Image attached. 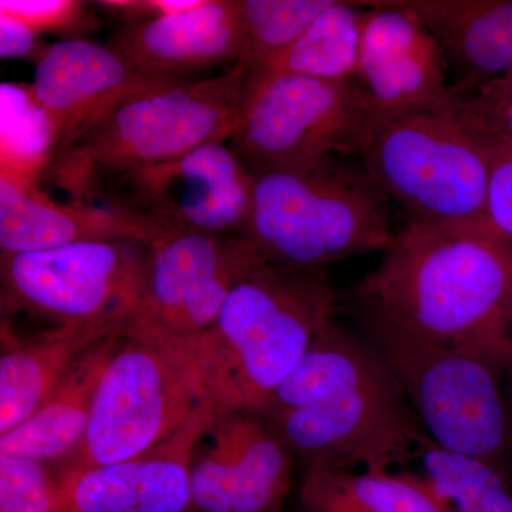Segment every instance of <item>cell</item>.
Wrapping results in <instances>:
<instances>
[{"instance_id": "ffe728a7", "label": "cell", "mask_w": 512, "mask_h": 512, "mask_svg": "<svg viewBox=\"0 0 512 512\" xmlns=\"http://www.w3.org/2000/svg\"><path fill=\"white\" fill-rule=\"evenodd\" d=\"M128 328L56 326L19 338L2 325L0 436L29 419L84 353Z\"/></svg>"}, {"instance_id": "4dcf8cb0", "label": "cell", "mask_w": 512, "mask_h": 512, "mask_svg": "<svg viewBox=\"0 0 512 512\" xmlns=\"http://www.w3.org/2000/svg\"><path fill=\"white\" fill-rule=\"evenodd\" d=\"M501 376L507 377L508 383H510L512 389V330L510 350H508L507 359H505L503 370H501Z\"/></svg>"}, {"instance_id": "7c38bea8", "label": "cell", "mask_w": 512, "mask_h": 512, "mask_svg": "<svg viewBox=\"0 0 512 512\" xmlns=\"http://www.w3.org/2000/svg\"><path fill=\"white\" fill-rule=\"evenodd\" d=\"M256 252L242 235L167 234L148 245L141 315L181 338L211 328Z\"/></svg>"}, {"instance_id": "cb8c5ba5", "label": "cell", "mask_w": 512, "mask_h": 512, "mask_svg": "<svg viewBox=\"0 0 512 512\" xmlns=\"http://www.w3.org/2000/svg\"><path fill=\"white\" fill-rule=\"evenodd\" d=\"M430 490L450 512H512L505 474L481 458L447 450L424 437L417 447Z\"/></svg>"}, {"instance_id": "9a60e30c", "label": "cell", "mask_w": 512, "mask_h": 512, "mask_svg": "<svg viewBox=\"0 0 512 512\" xmlns=\"http://www.w3.org/2000/svg\"><path fill=\"white\" fill-rule=\"evenodd\" d=\"M168 83L175 82L140 72L110 43L70 39L47 47L32 89L55 130V160L121 101Z\"/></svg>"}, {"instance_id": "9c48e42d", "label": "cell", "mask_w": 512, "mask_h": 512, "mask_svg": "<svg viewBox=\"0 0 512 512\" xmlns=\"http://www.w3.org/2000/svg\"><path fill=\"white\" fill-rule=\"evenodd\" d=\"M148 245L96 241L2 254V319L26 316L56 326L128 328L146 302Z\"/></svg>"}, {"instance_id": "5bb4252c", "label": "cell", "mask_w": 512, "mask_h": 512, "mask_svg": "<svg viewBox=\"0 0 512 512\" xmlns=\"http://www.w3.org/2000/svg\"><path fill=\"white\" fill-rule=\"evenodd\" d=\"M352 83L370 113L446 104L450 77L436 37L396 2H366Z\"/></svg>"}, {"instance_id": "ba28073f", "label": "cell", "mask_w": 512, "mask_h": 512, "mask_svg": "<svg viewBox=\"0 0 512 512\" xmlns=\"http://www.w3.org/2000/svg\"><path fill=\"white\" fill-rule=\"evenodd\" d=\"M360 320L367 342L399 380L427 436L505 474L512 429L500 372L463 350L424 342L377 320Z\"/></svg>"}, {"instance_id": "1f68e13d", "label": "cell", "mask_w": 512, "mask_h": 512, "mask_svg": "<svg viewBox=\"0 0 512 512\" xmlns=\"http://www.w3.org/2000/svg\"><path fill=\"white\" fill-rule=\"evenodd\" d=\"M53 512H77L76 508H74V505L72 503V498H70V493L69 497H67V500L64 501V503Z\"/></svg>"}, {"instance_id": "484cf974", "label": "cell", "mask_w": 512, "mask_h": 512, "mask_svg": "<svg viewBox=\"0 0 512 512\" xmlns=\"http://www.w3.org/2000/svg\"><path fill=\"white\" fill-rule=\"evenodd\" d=\"M249 66L285 52L332 0H238Z\"/></svg>"}, {"instance_id": "3957f363", "label": "cell", "mask_w": 512, "mask_h": 512, "mask_svg": "<svg viewBox=\"0 0 512 512\" xmlns=\"http://www.w3.org/2000/svg\"><path fill=\"white\" fill-rule=\"evenodd\" d=\"M338 299L322 269H289L256 256L210 329L188 339L215 413L259 416Z\"/></svg>"}, {"instance_id": "f546056e", "label": "cell", "mask_w": 512, "mask_h": 512, "mask_svg": "<svg viewBox=\"0 0 512 512\" xmlns=\"http://www.w3.org/2000/svg\"><path fill=\"white\" fill-rule=\"evenodd\" d=\"M49 46L42 45L37 33L20 20L0 13V56L2 59L35 57L37 60Z\"/></svg>"}, {"instance_id": "ac0fdd59", "label": "cell", "mask_w": 512, "mask_h": 512, "mask_svg": "<svg viewBox=\"0 0 512 512\" xmlns=\"http://www.w3.org/2000/svg\"><path fill=\"white\" fill-rule=\"evenodd\" d=\"M110 45L140 72L170 82L248 56L238 0H204L180 15L130 22Z\"/></svg>"}, {"instance_id": "4fadbf2b", "label": "cell", "mask_w": 512, "mask_h": 512, "mask_svg": "<svg viewBox=\"0 0 512 512\" xmlns=\"http://www.w3.org/2000/svg\"><path fill=\"white\" fill-rule=\"evenodd\" d=\"M207 437L192 458L194 511L281 512L292 456L265 421L247 412L215 413Z\"/></svg>"}, {"instance_id": "e0dca14e", "label": "cell", "mask_w": 512, "mask_h": 512, "mask_svg": "<svg viewBox=\"0 0 512 512\" xmlns=\"http://www.w3.org/2000/svg\"><path fill=\"white\" fill-rule=\"evenodd\" d=\"M111 202V201H110ZM167 235L154 222L111 202L97 207L76 195L59 202L37 181L0 171V249L2 254L47 251L96 241H137L151 245Z\"/></svg>"}, {"instance_id": "52a82bcc", "label": "cell", "mask_w": 512, "mask_h": 512, "mask_svg": "<svg viewBox=\"0 0 512 512\" xmlns=\"http://www.w3.org/2000/svg\"><path fill=\"white\" fill-rule=\"evenodd\" d=\"M208 402L190 340L138 316L104 370L86 434L59 471L62 480L156 447Z\"/></svg>"}, {"instance_id": "2e32d148", "label": "cell", "mask_w": 512, "mask_h": 512, "mask_svg": "<svg viewBox=\"0 0 512 512\" xmlns=\"http://www.w3.org/2000/svg\"><path fill=\"white\" fill-rule=\"evenodd\" d=\"M215 419L204 404L177 433L137 456L63 480L77 512H192L195 448Z\"/></svg>"}, {"instance_id": "44dd1931", "label": "cell", "mask_w": 512, "mask_h": 512, "mask_svg": "<svg viewBox=\"0 0 512 512\" xmlns=\"http://www.w3.org/2000/svg\"><path fill=\"white\" fill-rule=\"evenodd\" d=\"M126 332L114 333L84 353L29 419L0 436V458H29L49 463L72 457L89 426L104 370L119 350Z\"/></svg>"}, {"instance_id": "d6986e66", "label": "cell", "mask_w": 512, "mask_h": 512, "mask_svg": "<svg viewBox=\"0 0 512 512\" xmlns=\"http://www.w3.org/2000/svg\"><path fill=\"white\" fill-rule=\"evenodd\" d=\"M396 5L436 37L451 84L512 73V0H413Z\"/></svg>"}, {"instance_id": "4316f807", "label": "cell", "mask_w": 512, "mask_h": 512, "mask_svg": "<svg viewBox=\"0 0 512 512\" xmlns=\"http://www.w3.org/2000/svg\"><path fill=\"white\" fill-rule=\"evenodd\" d=\"M69 497L60 474L29 458H0V512H53Z\"/></svg>"}, {"instance_id": "7a4b0ae2", "label": "cell", "mask_w": 512, "mask_h": 512, "mask_svg": "<svg viewBox=\"0 0 512 512\" xmlns=\"http://www.w3.org/2000/svg\"><path fill=\"white\" fill-rule=\"evenodd\" d=\"M359 318L503 370L512 330V247L458 229L407 224L357 286Z\"/></svg>"}, {"instance_id": "7402d4cb", "label": "cell", "mask_w": 512, "mask_h": 512, "mask_svg": "<svg viewBox=\"0 0 512 512\" xmlns=\"http://www.w3.org/2000/svg\"><path fill=\"white\" fill-rule=\"evenodd\" d=\"M303 512H450L421 477L356 474L345 468H305Z\"/></svg>"}, {"instance_id": "8fae6325", "label": "cell", "mask_w": 512, "mask_h": 512, "mask_svg": "<svg viewBox=\"0 0 512 512\" xmlns=\"http://www.w3.org/2000/svg\"><path fill=\"white\" fill-rule=\"evenodd\" d=\"M117 183L127 191L110 201L167 234L241 235L251 215L255 175L228 141H212Z\"/></svg>"}, {"instance_id": "6da1fadb", "label": "cell", "mask_w": 512, "mask_h": 512, "mask_svg": "<svg viewBox=\"0 0 512 512\" xmlns=\"http://www.w3.org/2000/svg\"><path fill=\"white\" fill-rule=\"evenodd\" d=\"M259 417L305 468L387 474L417 457L427 436L382 356L335 319L316 333Z\"/></svg>"}, {"instance_id": "8992f818", "label": "cell", "mask_w": 512, "mask_h": 512, "mask_svg": "<svg viewBox=\"0 0 512 512\" xmlns=\"http://www.w3.org/2000/svg\"><path fill=\"white\" fill-rule=\"evenodd\" d=\"M241 235L266 262L313 271L386 251L397 231L386 198L365 170L333 157L308 168L255 175L251 215Z\"/></svg>"}, {"instance_id": "277c9868", "label": "cell", "mask_w": 512, "mask_h": 512, "mask_svg": "<svg viewBox=\"0 0 512 512\" xmlns=\"http://www.w3.org/2000/svg\"><path fill=\"white\" fill-rule=\"evenodd\" d=\"M490 141L447 104L370 114L357 156L407 224L478 234L483 227Z\"/></svg>"}, {"instance_id": "5b68a950", "label": "cell", "mask_w": 512, "mask_h": 512, "mask_svg": "<svg viewBox=\"0 0 512 512\" xmlns=\"http://www.w3.org/2000/svg\"><path fill=\"white\" fill-rule=\"evenodd\" d=\"M249 64L201 80L163 84L127 97L53 161L49 170L87 197L97 177H126L195 148L228 141L237 126Z\"/></svg>"}, {"instance_id": "30bf717a", "label": "cell", "mask_w": 512, "mask_h": 512, "mask_svg": "<svg viewBox=\"0 0 512 512\" xmlns=\"http://www.w3.org/2000/svg\"><path fill=\"white\" fill-rule=\"evenodd\" d=\"M370 111L350 82L249 66L229 146L254 175L359 154Z\"/></svg>"}, {"instance_id": "f1b7e54d", "label": "cell", "mask_w": 512, "mask_h": 512, "mask_svg": "<svg viewBox=\"0 0 512 512\" xmlns=\"http://www.w3.org/2000/svg\"><path fill=\"white\" fill-rule=\"evenodd\" d=\"M0 13L20 20L33 32H64L82 25L84 3L73 0H2Z\"/></svg>"}, {"instance_id": "83f0119b", "label": "cell", "mask_w": 512, "mask_h": 512, "mask_svg": "<svg viewBox=\"0 0 512 512\" xmlns=\"http://www.w3.org/2000/svg\"><path fill=\"white\" fill-rule=\"evenodd\" d=\"M487 201L481 237L512 247V138L491 137Z\"/></svg>"}, {"instance_id": "603a6c76", "label": "cell", "mask_w": 512, "mask_h": 512, "mask_svg": "<svg viewBox=\"0 0 512 512\" xmlns=\"http://www.w3.org/2000/svg\"><path fill=\"white\" fill-rule=\"evenodd\" d=\"M366 10V2L332 0L285 52L256 67L328 82H352Z\"/></svg>"}, {"instance_id": "d4e9b609", "label": "cell", "mask_w": 512, "mask_h": 512, "mask_svg": "<svg viewBox=\"0 0 512 512\" xmlns=\"http://www.w3.org/2000/svg\"><path fill=\"white\" fill-rule=\"evenodd\" d=\"M0 171L37 181L56 157V136L32 86L3 83Z\"/></svg>"}]
</instances>
